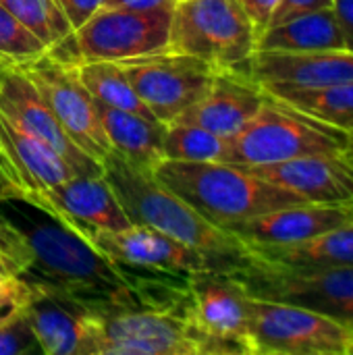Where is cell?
I'll return each instance as SVG.
<instances>
[{"label":"cell","instance_id":"9c48e42d","mask_svg":"<svg viewBox=\"0 0 353 355\" xmlns=\"http://www.w3.org/2000/svg\"><path fill=\"white\" fill-rule=\"evenodd\" d=\"M185 316L210 341L214 355L252 354V293L233 277H187Z\"/></svg>","mask_w":353,"mask_h":355},{"label":"cell","instance_id":"8d00e7d4","mask_svg":"<svg viewBox=\"0 0 353 355\" xmlns=\"http://www.w3.org/2000/svg\"><path fill=\"white\" fill-rule=\"evenodd\" d=\"M10 196H19V189L15 187V183L6 177L2 164H0V200L10 198Z\"/></svg>","mask_w":353,"mask_h":355},{"label":"cell","instance_id":"ba28073f","mask_svg":"<svg viewBox=\"0 0 353 355\" xmlns=\"http://www.w3.org/2000/svg\"><path fill=\"white\" fill-rule=\"evenodd\" d=\"M175 2L154 8L102 6L87 23L73 31V42L81 62H121L169 50Z\"/></svg>","mask_w":353,"mask_h":355},{"label":"cell","instance_id":"bcb514c9","mask_svg":"<svg viewBox=\"0 0 353 355\" xmlns=\"http://www.w3.org/2000/svg\"><path fill=\"white\" fill-rule=\"evenodd\" d=\"M350 324H352V327H353V322H350Z\"/></svg>","mask_w":353,"mask_h":355},{"label":"cell","instance_id":"8fae6325","mask_svg":"<svg viewBox=\"0 0 353 355\" xmlns=\"http://www.w3.org/2000/svg\"><path fill=\"white\" fill-rule=\"evenodd\" d=\"M237 281L254 297L304 306L341 322H353V266L289 270L266 264L258 258L256 266L243 272Z\"/></svg>","mask_w":353,"mask_h":355},{"label":"cell","instance_id":"5bb4252c","mask_svg":"<svg viewBox=\"0 0 353 355\" xmlns=\"http://www.w3.org/2000/svg\"><path fill=\"white\" fill-rule=\"evenodd\" d=\"M87 241L110 260L135 268H152L185 277L210 272V264L200 252L154 227L131 225L121 231H94Z\"/></svg>","mask_w":353,"mask_h":355},{"label":"cell","instance_id":"d590c367","mask_svg":"<svg viewBox=\"0 0 353 355\" xmlns=\"http://www.w3.org/2000/svg\"><path fill=\"white\" fill-rule=\"evenodd\" d=\"M175 0H106L104 6H127V8H154L173 4Z\"/></svg>","mask_w":353,"mask_h":355},{"label":"cell","instance_id":"e0dca14e","mask_svg":"<svg viewBox=\"0 0 353 355\" xmlns=\"http://www.w3.org/2000/svg\"><path fill=\"white\" fill-rule=\"evenodd\" d=\"M266 98V89L254 81L250 73L221 69L214 73L208 92L189 106L177 123L198 125L231 139L258 114Z\"/></svg>","mask_w":353,"mask_h":355},{"label":"cell","instance_id":"4fadbf2b","mask_svg":"<svg viewBox=\"0 0 353 355\" xmlns=\"http://www.w3.org/2000/svg\"><path fill=\"white\" fill-rule=\"evenodd\" d=\"M0 112L44 144H48L73 168L75 175L98 177L104 173L102 164L87 156L67 135L44 96L15 64H6L0 77Z\"/></svg>","mask_w":353,"mask_h":355},{"label":"cell","instance_id":"ab89813d","mask_svg":"<svg viewBox=\"0 0 353 355\" xmlns=\"http://www.w3.org/2000/svg\"><path fill=\"white\" fill-rule=\"evenodd\" d=\"M345 158L350 160V164H352V166H353V148H352V146H350V150L345 152Z\"/></svg>","mask_w":353,"mask_h":355},{"label":"cell","instance_id":"83f0119b","mask_svg":"<svg viewBox=\"0 0 353 355\" xmlns=\"http://www.w3.org/2000/svg\"><path fill=\"white\" fill-rule=\"evenodd\" d=\"M0 4L29 33H33L46 50L73 35V27L56 0H0Z\"/></svg>","mask_w":353,"mask_h":355},{"label":"cell","instance_id":"30bf717a","mask_svg":"<svg viewBox=\"0 0 353 355\" xmlns=\"http://www.w3.org/2000/svg\"><path fill=\"white\" fill-rule=\"evenodd\" d=\"M119 64L146 108L166 125L177 121L208 92L216 73L208 62L175 50L127 58Z\"/></svg>","mask_w":353,"mask_h":355},{"label":"cell","instance_id":"f6af8a7d","mask_svg":"<svg viewBox=\"0 0 353 355\" xmlns=\"http://www.w3.org/2000/svg\"><path fill=\"white\" fill-rule=\"evenodd\" d=\"M352 148H353V135H352Z\"/></svg>","mask_w":353,"mask_h":355},{"label":"cell","instance_id":"603a6c76","mask_svg":"<svg viewBox=\"0 0 353 355\" xmlns=\"http://www.w3.org/2000/svg\"><path fill=\"white\" fill-rule=\"evenodd\" d=\"M254 254L273 266L289 270H327L353 266V223L287 245L250 243Z\"/></svg>","mask_w":353,"mask_h":355},{"label":"cell","instance_id":"836d02e7","mask_svg":"<svg viewBox=\"0 0 353 355\" xmlns=\"http://www.w3.org/2000/svg\"><path fill=\"white\" fill-rule=\"evenodd\" d=\"M239 6L246 10V15L250 17V21L254 23L256 31H264L270 21H273V15L279 6L281 0H237Z\"/></svg>","mask_w":353,"mask_h":355},{"label":"cell","instance_id":"2e32d148","mask_svg":"<svg viewBox=\"0 0 353 355\" xmlns=\"http://www.w3.org/2000/svg\"><path fill=\"white\" fill-rule=\"evenodd\" d=\"M250 75L264 89H316L353 81V52H266L256 50Z\"/></svg>","mask_w":353,"mask_h":355},{"label":"cell","instance_id":"1f68e13d","mask_svg":"<svg viewBox=\"0 0 353 355\" xmlns=\"http://www.w3.org/2000/svg\"><path fill=\"white\" fill-rule=\"evenodd\" d=\"M62 15L71 23L73 31H77L83 23H87L104 4L106 0H56Z\"/></svg>","mask_w":353,"mask_h":355},{"label":"cell","instance_id":"44dd1931","mask_svg":"<svg viewBox=\"0 0 353 355\" xmlns=\"http://www.w3.org/2000/svg\"><path fill=\"white\" fill-rule=\"evenodd\" d=\"M0 156L19 196L44 193L73 177V168L42 139L0 112Z\"/></svg>","mask_w":353,"mask_h":355},{"label":"cell","instance_id":"8992f818","mask_svg":"<svg viewBox=\"0 0 353 355\" xmlns=\"http://www.w3.org/2000/svg\"><path fill=\"white\" fill-rule=\"evenodd\" d=\"M353 327L316 310L252 295L254 355H350Z\"/></svg>","mask_w":353,"mask_h":355},{"label":"cell","instance_id":"9a60e30c","mask_svg":"<svg viewBox=\"0 0 353 355\" xmlns=\"http://www.w3.org/2000/svg\"><path fill=\"white\" fill-rule=\"evenodd\" d=\"M23 198L62 216L85 239L94 231H121L133 225L104 175H73L44 193Z\"/></svg>","mask_w":353,"mask_h":355},{"label":"cell","instance_id":"d4e9b609","mask_svg":"<svg viewBox=\"0 0 353 355\" xmlns=\"http://www.w3.org/2000/svg\"><path fill=\"white\" fill-rule=\"evenodd\" d=\"M266 94L353 135V81L316 89H266Z\"/></svg>","mask_w":353,"mask_h":355},{"label":"cell","instance_id":"ee69618b","mask_svg":"<svg viewBox=\"0 0 353 355\" xmlns=\"http://www.w3.org/2000/svg\"><path fill=\"white\" fill-rule=\"evenodd\" d=\"M0 254H2V252H0ZM2 256H4V254H2ZM4 258H6V256H4ZM8 262H10V260H8Z\"/></svg>","mask_w":353,"mask_h":355},{"label":"cell","instance_id":"d6a6232c","mask_svg":"<svg viewBox=\"0 0 353 355\" xmlns=\"http://www.w3.org/2000/svg\"><path fill=\"white\" fill-rule=\"evenodd\" d=\"M327 6H333V0H281L275 15H273L270 25H277V23L289 21L293 17L308 15V12H314V10L327 8Z\"/></svg>","mask_w":353,"mask_h":355},{"label":"cell","instance_id":"3957f363","mask_svg":"<svg viewBox=\"0 0 353 355\" xmlns=\"http://www.w3.org/2000/svg\"><path fill=\"white\" fill-rule=\"evenodd\" d=\"M152 173L200 216L229 233L254 216L306 202L254 175L246 166L231 162H183L164 158Z\"/></svg>","mask_w":353,"mask_h":355},{"label":"cell","instance_id":"b9f144b4","mask_svg":"<svg viewBox=\"0 0 353 355\" xmlns=\"http://www.w3.org/2000/svg\"><path fill=\"white\" fill-rule=\"evenodd\" d=\"M0 164H2V168H4V162H2V156H0ZM4 173H6V168H4ZM6 177H8V173H6ZM10 179V177H8Z\"/></svg>","mask_w":353,"mask_h":355},{"label":"cell","instance_id":"7a4b0ae2","mask_svg":"<svg viewBox=\"0 0 353 355\" xmlns=\"http://www.w3.org/2000/svg\"><path fill=\"white\" fill-rule=\"evenodd\" d=\"M102 168L133 225L154 227L193 248L208 260L210 272L239 279L256 266L258 258L248 241L208 223L166 189L152 171L135 166L117 152H110L102 160Z\"/></svg>","mask_w":353,"mask_h":355},{"label":"cell","instance_id":"6da1fadb","mask_svg":"<svg viewBox=\"0 0 353 355\" xmlns=\"http://www.w3.org/2000/svg\"><path fill=\"white\" fill-rule=\"evenodd\" d=\"M0 216L21 235L29 250V266L19 272L42 291L77 300L106 314L123 308H169L181 275L144 268L129 275V264L114 262L96 250L56 212L10 196L0 200Z\"/></svg>","mask_w":353,"mask_h":355},{"label":"cell","instance_id":"7402d4cb","mask_svg":"<svg viewBox=\"0 0 353 355\" xmlns=\"http://www.w3.org/2000/svg\"><path fill=\"white\" fill-rule=\"evenodd\" d=\"M96 108L112 152L148 171H154L164 160L166 123L102 102H96Z\"/></svg>","mask_w":353,"mask_h":355},{"label":"cell","instance_id":"7bdbcfd3","mask_svg":"<svg viewBox=\"0 0 353 355\" xmlns=\"http://www.w3.org/2000/svg\"><path fill=\"white\" fill-rule=\"evenodd\" d=\"M350 355H353V345H352V352H350Z\"/></svg>","mask_w":353,"mask_h":355},{"label":"cell","instance_id":"74e56055","mask_svg":"<svg viewBox=\"0 0 353 355\" xmlns=\"http://www.w3.org/2000/svg\"><path fill=\"white\" fill-rule=\"evenodd\" d=\"M10 275H17V270H15V266L8 262V258H4V256L0 254V281H4V279L10 277Z\"/></svg>","mask_w":353,"mask_h":355},{"label":"cell","instance_id":"52a82bcc","mask_svg":"<svg viewBox=\"0 0 353 355\" xmlns=\"http://www.w3.org/2000/svg\"><path fill=\"white\" fill-rule=\"evenodd\" d=\"M92 355H214L183 310L123 308L100 314Z\"/></svg>","mask_w":353,"mask_h":355},{"label":"cell","instance_id":"ac0fdd59","mask_svg":"<svg viewBox=\"0 0 353 355\" xmlns=\"http://www.w3.org/2000/svg\"><path fill=\"white\" fill-rule=\"evenodd\" d=\"M246 168L312 204H353V166L345 154H312Z\"/></svg>","mask_w":353,"mask_h":355},{"label":"cell","instance_id":"4316f807","mask_svg":"<svg viewBox=\"0 0 353 355\" xmlns=\"http://www.w3.org/2000/svg\"><path fill=\"white\" fill-rule=\"evenodd\" d=\"M229 139L189 123H169L164 158L183 162H227Z\"/></svg>","mask_w":353,"mask_h":355},{"label":"cell","instance_id":"7c38bea8","mask_svg":"<svg viewBox=\"0 0 353 355\" xmlns=\"http://www.w3.org/2000/svg\"><path fill=\"white\" fill-rule=\"evenodd\" d=\"M19 69L44 96L67 135L102 164L112 148L100 123L96 100L79 81L75 67L62 64L46 52L31 62L19 64Z\"/></svg>","mask_w":353,"mask_h":355},{"label":"cell","instance_id":"e575fe53","mask_svg":"<svg viewBox=\"0 0 353 355\" xmlns=\"http://www.w3.org/2000/svg\"><path fill=\"white\" fill-rule=\"evenodd\" d=\"M333 8L341 25L345 48L353 52V0H333Z\"/></svg>","mask_w":353,"mask_h":355},{"label":"cell","instance_id":"f1b7e54d","mask_svg":"<svg viewBox=\"0 0 353 355\" xmlns=\"http://www.w3.org/2000/svg\"><path fill=\"white\" fill-rule=\"evenodd\" d=\"M46 52V46L0 4V60L19 67Z\"/></svg>","mask_w":353,"mask_h":355},{"label":"cell","instance_id":"4dcf8cb0","mask_svg":"<svg viewBox=\"0 0 353 355\" xmlns=\"http://www.w3.org/2000/svg\"><path fill=\"white\" fill-rule=\"evenodd\" d=\"M0 252L10 260L17 275L29 266V250H27L25 241L2 216H0Z\"/></svg>","mask_w":353,"mask_h":355},{"label":"cell","instance_id":"5b68a950","mask_svg":"<svg viewBox=\"0 0 353 355\" xmlns=\"http://www.w3.org/2000/svg\"><path fill=\"white\" fill-rule=\"evenodd\" d=\"M258 31L237 0H177L169 50L196 56L216 71L250 73Z\"/></svg>","mask_w":353,"mask_h":355},{"label":"cell","instance_id":"60d3db41","mask_svg":"<svg viewBox=\"0 0 353 355\" xmlns=\"http://www.w3.org/2000/svg\"><path fill=\"white\" fill-rule=\"evenodd\" d=\"M4 67H6V62H2V60H0V77H2V71H4Z\"/></svg>","mask_w":353,"mask_h":355},{"label":"cell","instance_id":"277c9868","mask_svg":"<svg viewBox=\"0 0 353 355\" xmlns=\"http://www.w3.org/2000/svg\"><path fill=\"white\" fill-rule=\"evenodd\" d=\"M258 114L229 139L227 162L241 166L270 164L312 154H345L352 135L320 123L266 94Z\"/></svg>","mask_w":353,"mask_h":355},{"label":"cell","instance_id":"cb8c5ba5","mask_svg":"<svg viewBox=\"0 0 353 355\" xmlns=\"http://www.w3.org/2000/svg\"><path fill=\"white\" fill-rule=\"evenodd\" d=\"M345 40L333 6L293 17L258 33L256 50L266 52H322L343 50Z\"/></svg>","mask_w":353,"mask_h":355},{"label":"cell","instance_id":"d6986e66","mask_svg":"<svg viewBox=\"0 0 353 355\" xmlns=\"http://www.w3.org/2000/svg\"><path fill=\"white\" fill-rule=\"evenodd\" d=\"M44 355H92L100 314L73 297L37 289L25 306Z\"/></svg>","mask_w":353,"mask_h":355},{"label":"cell","instance_id":"ffe728a7","mask_svg":"<svg viewBox=\"0 0 353 355\" xmlns=\"http://www.w3.org/2000/svg\"><path fill=\"white\" fill-rule=\"evenodd\" d=\"M353 223V204H293L237 225L231 233L248 243L287 245Z\"/></svg>","mask_w":353,"mask_h":355},{"label":"cell","instance_id":"484cf974","mask_svg":"<svg viewBox=\"0 0 353 355\" xmlns=\"http://www.w3.org/2000/svg\"><path fill=\"white\" fill-rule=\"evenodd\" d=\"M75 73L96 102L154 119V114L146 108V104L135 94L127 73L123 71V67L119 62L83 60V62L75 64Z\"/></svg>","mask_w":353,"mask_h":355},{"label":"cell","instance_id":"f35d334b","mask_svg":"<svg viewBox=\"0 0 353 355\" xmlns=\"http://www.w3.org/2000/svg\"><path fill=\"white\" fill-rule=\"evenodd\" d=\"M23 308H25V306H23ZM19 310H21V308H4V310H0V324H2L6 318H10L15 312H19Z\"/></svg>","mask_w":353,"mask_h":355},{"label":"cell","instance_id":"f546056e","mask_svg":"<svg viewBox=\"0 0 353 355\" xmlns=\"http://www.w3.org/2000/svg\"><path fill=\"white\" fill-rule=\"evenodd\" d=\"M42 354L35 331L29 322L27 310L21 308L0 324V355ZM44 355V354H42Z\"/></svg>","mask_w":353,"mask_h":355}]
</instances>
